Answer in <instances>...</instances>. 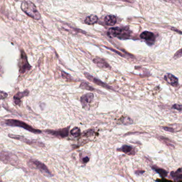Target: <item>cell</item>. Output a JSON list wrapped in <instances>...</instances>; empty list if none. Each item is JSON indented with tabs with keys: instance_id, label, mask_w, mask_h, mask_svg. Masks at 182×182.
<instances>
[{
	"instance_id": "7402d4cb",
	"label": "cell",
	"mask_w": 182,
	"mask_h": 182,
	"mask_svg": "<svg viewBox=\"0 0 182 182\" xmlns=\"http://www.w3.org/2000/svg\"><path fill=\"white\" fill-rule=\"evenodd\" d=\"M71 134L73 136L75 137L79 136L81 135L80 129L77 127H74V128H73L72 130H71Z\"/></svg>"
},
{
	"instance_id": "8fae6325",
	"label": "cell",
	"mask_w": 182,
	"mask_h": 182,
	"mask_svg": "<svg viewBox=\"0 0 182 182\" xmlns=\"http://www.w3.org/2000/svg\"><path fill=\"white\" fill-rule=\"evenodd\" d=\"M164 79L173 87H177L178 84V80L176 77H175L173 74L167 73L166 74L164 77Z\"/></svg>"
},
{
	"instance_id": "3957f363",
	"label": "cell",
	"mask_w": 182,
	"mask_h": 182,
	"mask_svg": "<svg viewBox=\"0 0 182 182\" xmlns=\"http://www.w3.org/2000/svg\"><path fill=\"white\" fill-rule=\"evenodd\" d=\"M29 165L32 168H36L41 171L46 176H52V173L49 170L48 168L44 163L37 160H31L29 162Z\"/></svg>"
},
{
	"instance_id": "9c48e42d",
	"label": "cell",
	"mask_w": 182,
	"mask_h": 182,
	"mask_svg": "<svg viewBox=\"0 0 182 182\" xmlns=\"http://www.w3.org/2000/svg\"><path fill=\"white\" fill-rule=\"evenodd\" d=\"M108 35L111 37H119L121 39L123 37L124 31L120 27H112L109 29L108 32Z\"/></svg>"
},
{
	"instance_id": "ac0fdd59",
	"label": "cell",
	"mask_w": 182,
	"mask_h": 182,
	"mask_svg": "<svg viewBox=\"0 0 182 182\" xmlns=\"http://www.w3.org/2000/svg\"><path fill=\"white\" fill-rule=\"evenodd\" d=\"M171 176L175 181H179L182 178V169H179L176 172H171Z\"/></svg>"
},
{
	"instance_id": "52a82bcc",
	"label": "cell",
	"mask_w": 182,
	"mask_h": 182,
	"mask_svg": "<svg viewBox=\"0 0 182 182\" xmlns=\"http://www.w3.org/2000/svg\"><path fill=\"white\" fill-rule=\"evenodd\" d=\"M85 77L90 81H91L92 82L94 83L95 84H96L97 85H100V87H102L106 89H111V90H113L111 86L108 85L107 84H106L105 83L103 82L101 80L98 79L97 78L95 77L92 76L91 75L89 74L88 73H85Z\"/></svg>"
},
{
	"instance_id": "5b68a950",
	"label": "cell",
	"mask_w": 182,
	"mask_h": 182,
	"mask_svg": "<svg viewBox=\"0 0 182 182\" xmlns=\"http://www.w3.org/2000/svg\"><path fill=\"white\" fill-rule=\"evenodd\" d=\"M69 130H70V127H68L67 128H63V129L56 130H45L44 132L47 134L50 135L52 136L56 137L59 138H63L68 136Z\"/></svg>"
},
{
	"instance_id": "d4e9b609",
	"label": "cell",
	"mask_w": 182,
	"mask_h": 182,
	"mask_svg": "<svg viewBox=\"0 0 182 182\" xmlns=\"http://www.w3.org/2000/svg\"><path fill=\"white\" fill-rule=\"evenodd\" d=\"M181 57H182V48L181 50H179V51H177L175 54L174 56V58L177 59V58H179Z\"/></svg>"
},
{
	"instance_id": "e0dca14e",
	"label": "cell",
	"mask_w": 182,
	"mask_h": 182,
	"mask_svg": "<svg viewBox=\"0 0 182 182\" xmlns=\"http://www.w3.org/2000/svg\"><path fill=\"white\" fill-rule=\"evenodd\" d=\"M97 20H98V17L95 15L92 14L85 18V22L87 25H93L94 24L97 23Z\"/></svg>"
},
{
	"instance_id": "30bf717a",
	"label": "cell",
	"mask_w": 182,
	"mask_h": 182,
	"mask_svg": "<svg viewBox=\"0 0 182 182\" xmlns=\"http://www.w3.org/2000/svg\"><path fill=\"white\" fill-rule=\"evenodd\" d=\"M140 37L146 41L148 44H152L155 41V36L153 33L148 31L143 32L141 33Z\"/></svg>"
},
{
	"instance_id": "ba28073f",
	"label": "cell",
	"mask_w": 182,
	"mask_h": 182,
	"mask_svg": "<svg viewBox=\"0 0 182 182\" xmlns=\"http://www.w3.org/2000/svg\"><path fill=\"white\" fill-rule=\"evenodd\" d=\"M94 95L92 93H88L81 97V103L84 108H89L90 104L94 100Z\"/></svg>"
},
{
	"instance_id": "7c38bea8",
	"label": "cell",
	"mask_w": 182,
	"mask_h": 182,
	"mask_svg": "<svg viewBox=\"0 0 182 182\" xmlns=\"http://www.w3.org/2000/svg\"><path fill=\"white\" fill-rule=\"evenodd\" d=\"M9 136L10 137V138H14L15 140H19L22 141L23 142L26 143L27 144H38V145L40 146V144H42V143H40L39 142H35V141H33V140H27V139H26L25 138H24L23 137L20 136H18V135H9Z\"/></svg>"
},
{
	"instance_id": "f1b7e54d",
	"label": "cell",
	"mask_w": 182,
	"mask_h": 182,
	"mask_svg": "<svg viewBox=\"0 0 182 182\" xmlns=\"http://www.w3.org/2000/svg\"><path fill=\"white\" fill-rule=\"evenodd\" d=\"M89 161V158L88 157H85V158H83L82 159L83 162H84V163H87V162H88Z\"/></svg>"
},
{
	"instance_id": "f546056e",
	"label": "cell",
	"mask_w": 182,
	"mask_h": 182,
	"mask_svg": "<svg viewBox=\"0 0 182 182\" xmlns=\"http://www.w3.org/2000/svg\"><path fill=\"white\" fill-rule=\"evenodd\" d=\"M171 29V30H173V31H174L176 32H178V33H180V34H182V32L179 31V30L176 29V28L172 27Z\"/></svg>"
},
{
	"instance_id": "6da1fadb",
	"label": "cell",
	"mask_w": 182,
	"mask_h": 182,
	"mask_svg": "<svg viewBox=\"0 0 182 182\" xmlns=\"http://www.w3.org/2000/svg\"><path fill=\"white\" fill-rule=\"evenodd\" d=\"M21 9L26 14L35 20H39L41 18L36 6L29 1H23L21 5Z\"/></svg>"
},
{
	"instance_id": "7a4b0ae2",
	"label": "cell",
	"mask_w": 182,
	"mask_h": 182,
	"mask_svg": "<svg viewBox=\"0 0 182 182\" xmlns=\"http://www.w3.org/2000/svg\"><path fill=\"white\" fill-rule=\"evenodd\" d=\"M5 124L9 126H11V127H19L20 128H24L26 130L28 131L34 133L35 134H41L42 131L40 130L36 129L34 128H32L31 125H29L28 124L26 123H25L18 120L14 119H8L6 120L5 121Z\"/></svg>"
},
{
	"instance_id": "4dcf8cb0",
	"label": "cell",
	"mask_w": 182,
	"mask_h": 182,
	"mask_svg": "<svg viewBox=\"0 0 182 182\" xmlns=\"http://www.w3.org/2000/svg\"><path fill=\"white\" fill-rule=\"evenodd\" d=\"M125 1H127V2H131V0H123Z\"/></svg>"
},
{
	"instance_id": "8992f818",
	"label": "cell",
	"mask_w": 182,
	"mask_h": 182,
	"mask_svg": "<svg viewBox=\"0 0 182 182\" xmlns=\"http://www.w3.org/2000/svg\"><path fill=\"white\" fill-rule=\"evenodd\" d=\"M31 68V66L29 64L27 61L26 54L24 51H22L21 52V61L19 65V72L20 74H24L26 72L29 71Z\"/></svg>"
},
{
	"instance_id": "9a60e30c",
	"label": "cell",
	"mask_w": 182,
	"mask_h": 182,
	"mask_svg": "<svg viewBox=\"0 0 182 182\" xmlns=\"http://www.w3.org/2000/svg\"><path fill=\"white\" fill-rule=\"evenodd\" d=\"M94 63H95L97 66H98L102 68H110V66L106 62L104 59L100 58H96L93 60Z\"/></svg>"
},
{
	"instance_id": "4fadbf2b",
	"label": "cell",
	"mask_w": 182,
	"mask_h": 182,
	"mask_svg": "<svg viewBox=\"0 0 182 182\" xmlns=\"http://www.w3.org/2000/svg\"><path fill=\"white\" fill-rule=\"evenodd\" d=\"M29 94V91L26 90L24 92H19L16 95H14V102L17 105H19L21 104V98H22L25 96H28Z\"/></svg>"
},
{
	"instance_id": "5bb4252c",
	"label": "cell",
	"mask_w": 182,
	"mask_h": 182,
	"mask_svg": "<svg viewBox=\"0 0 182 182\" xmlns=\"http://www.w3.org/2000/svg\"><path fill=\"white\" fill-rule=\"evenodd\" d=\"M118 151H121L129 155H134L136 153L135 148L128 145H123L121 148L118 149Z\"/></svg>"
},
{
	"instance_id": "d6986e66",
	"label": "cell",
	"mask_w": 182,
	"mask_h": 182,
	"mask_svg": "<svg viewBox=\"0 0 182 182\" xmlns=\"http://www.w3.org/2000/svg\"><path fill=\"white\" fill-rule=\"evenodd\" d=\"M152 168L156 172L159 173L162 177H165L166 176H167V172L165 170L163 169L162 168H159L157 166H153Z\"/></svg>"
},
{
	"instance_id": "cb8c5ba5",
	"label": "cell",
	"mask_w": 182,
	"mask_h": 182,
	"mask_svg": "<svg viewBox=\"0 0 182 182\" xmlns=\"http://www.w3.org/2000/svg\"><path fill=\"white\" fill-rule=\"evenodd\" d=\"M121 122L123 124H124L125 125H130V124L133 123V120L128 117H125V118H122Z\"/></svg>"
},
{
	"instance_id": "4316f807",
	"label": "cell",
	"mask_w": 182,
	"mask_h": 182,
	"mask_svg": "<svg viewBox=\"0 0 182 182\" xmlns=\"http://www.w3.org/2000/svg\"><path fill=\"white\" fill-rule=\"evenodd\" d=\"M173 108L177 110L178 111H182V105H179V104H175L172 107Z\"/></svg>"
},
{
	"instance_id": "ffe728a7",
	"label": "cell",
	"mask_w": 182,
	"mask_h": 182,
	"mask_svg": "<svg viewBox=\"0 0 182 182\" xmlns=\"http://www.w3.org/2000/svg\"><path fill=\"white\" fill-rule=\"evenodd\" d=\"M80 88L82 89L89 90V91H92L95 90V89L94 88L90 86L87 83L85 82H83L80 84Z\"/></svg>"
},
{
	"instance_id": "277c9868",
	"label": "cell",
	"mask_w": 182,
	"mask_h": 182,
	"mask_svg": "<svg viewBox=\"0 0 182 182\" xmlns=\"http://www.w3.org/2000/svg\"><path fill=\"white\" fill-rule=\"evenodd\" d=\"M1 160L4 163L12 166L17 165L19 162L18 159L14 154L7 152H1Z\"/></svg>"
},
{
	"instance_id": "44dd1931",
	"label": "cell",
	"mask_w": 182,
	"mask_h": 182,
	"mask_svg": "<svg viewBox=\"0 0 182 182\" xmlns=\"http://www.w3.org/2000/svg\"><path fill=\"white\" fill-rule=\"evenodd\" d=\"M159 140H160L162 142L165 143L166 145H168V146L174 148V145H173L171 142V140H169V139H167V138H165V137L162 136L159 137Z\"/></svg>"
},
{
	"instance_id": "83f0119b",
	"label": "cell",
	"mask_w": 182,
	"mask_h": 182,
	"mask_svg": "<svg viewBox=\"0 0 182 182\" xmlns=\"http://www.w3.org/2000/svg\"><path fill=\"white\" fill-rule=\"evenodd\" d=\"M7 96H8V94L6 93L5 92L1 91V100H3L4 98H5L7 97Z\"/></svg>"
},
{
	"instance_id": "1f68e13d",
	"label": "cell",
	"mask_w": 182,
	"mask_h": 182,
	"mask_svg": "<svg viewBox=\"0 0 182 182\" xmlns=\"http://www.w3.org/2000/svg\"><path fill=\"white\" fill-rule=\"evenodd\" d=\"M165 1H168V2H169V1H171V0H165Z\"/></svg>"
},
{
	"instance_id": "484cf974",
	"label": "cell",
	"mask_w": 182,
	"mask_h": 182,
	"mask_svg": "<svg viewBox=\"0 0 182 182\" xmlns=\"http://www.w3.org/2000/svg\"><path fill=\"white\" fill-rule=\"evenodd\" d=\"M162 129L163 130H165V131H169V132H171V133H174L175 132V129L174 128H171V127H162Z\"/></svg>"
},
{
	"instance_id": "2e32d148",
	"label": "cell",
	"mask_w": 182,
	"mask_h": 182,
	"mask_svg": "<svg viewBox=\"0 0 182 182\" xmlns=\"http://www.w3.org/2000/svg\"><path fill=\"white\" fill-rule=\"evenodd\" d=\"M117 18L113 15L107 16L104 19V21L107 25L114 26L117 23Z\"/></svg>"
},
{
	"instance_id": "603a6c76",
	"label": "cell",
	"mask_w": 182,
	"mask_h": 182,
	"mask_svg": "<svg viewBox=\"0 0 182 182\" xmlns=\"http://www.w3.org/2000/svg\"><path fill=\"white\" fill-rule=\"evenodd\" d=\"M62 77H63L64 80L67 81L68 82H71L73 81V79L72 77L71 76L70 74H67V73H66L65 72H62Z\"/></svg>"
}]
</instances>
